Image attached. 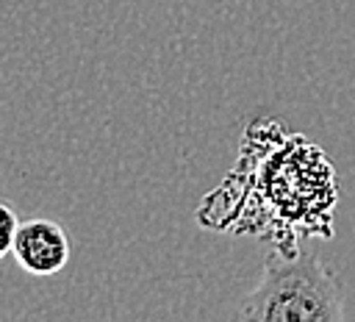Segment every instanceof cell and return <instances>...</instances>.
<instances>
[{"label":"cell","mask_w":355,"mask_h":322,"mask_svg":"<svg viewBox=\"0 0 355 322\" xmlns=\"http://www.w3.org/2000/svg\"><path fill=\"white\" fill-rule=\"evenodd\" d=\"M11 258L28 275L50 278L61 272L69 261V236L53 219H44V217L25 219L19 222V230L14 236Z\"/></svg>","instance_id":"cell-2"},{"label":"cell","mask_w":355,"mask_h":322,"mask_svg":"<svg viewBox=\"0 0 355 322\" xmlns=\"http://www.w3.org/2000/svg\"><path fill=\"white\" fill-rule=\"evenodd\" d=\"M0 217H3V239H0V255H11V247H14V236L19 230V219L14 217L11 205L3 203L0 205Z\"/></svg>","instance_id":"cell-3"},{"label":"cell","mask_w":355,"mask_h":322,"mask_svg":"<svg viewBox=\"0 0 355 322\" xmlns=\"http://www.w3.org/2000/svg\"><path fill=\"white\" fill-rule=\"evenodd\" d=\"M239 319L250 322H338L344 300L333 272L308 253H269L258 286L241 300Z\"/></svg>","instance_id":"cell-1"}]
</instances>
